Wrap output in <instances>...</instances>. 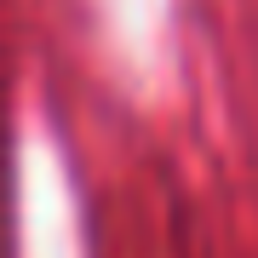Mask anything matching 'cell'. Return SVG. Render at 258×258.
<instances>
[]
</instances>
